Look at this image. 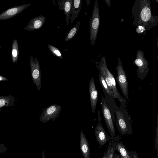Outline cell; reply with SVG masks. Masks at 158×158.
<instances>
[{
	"instance_id": "1",
	"label": "cell",
	"mask_w": 158,
	"mask_h": 158,
	"mask_svg": "<svg viewBox=\"0 0 158 158\" xmlns=\"http://www.w3.org/2000/svg\"><path fill=\"white\" fill-rule=\"evenodd\" d=\"M97 68L104 77L110 92L114 98L117 99L120 105L124 107H127L126 99L120 95L116 86L114 77L107 68L106 60L104 56L101 58L100 61L97 66Z\"/></svg>"
},
{
	"instance_id": "2",
	"label": "cell",
	"mask_w": 158,
	"mask_h": 158,
	"mask_svg": "<svg viewBox=\"0 0 158 158\" xmlns=\"http://www.w3.org/2000/svg\"><path fill=\"white\" fill-rule=\"evenodd\" d=\"M115 122L119 131L123 135L132 133L130 116L127 107L120 105L115 112Z\"/></svg>"
},
{
	"instance_id": "3",
	"label": "cell",
	"mask_w": 158,
	"mask_h": 158,
	"mask_svg": "<svg viewBox=\"0 0 158 158\" xmlns=\"http://www.w3.org/2000/svg\"><path fill=\"white\" fill-rule=\"evenodd\" d=\"M100 24V15L98 1L96 0L92 18L89 21L90 39L92 46H94L98 35Z\"/></svg>"
},
{
	"instance_id": "4",
	"label": "cell",
	"mask_w": 158,
	"mask_h": 158,
	"mask_svg": "<svg viewBox=\"0 0 158 158\" xmlns=\"http://www.w3.org/2000/svg\"><path fill=\"white\" fill-rule=\"evenodd\" d=\"M101 104L103 116L108 130L112 137L114 138L115 131L114 123L115 122L114 120L110 109L105 98L102 96L101 97Z\"/></svg>"
},
{
	"instance_id": "5",
	"label": "cell",
	"mask_w": 158,
	"mask_h": 158,
	"mask_svg": "<svg viewBox=\"0 0 158 158\" xmlns=\"http://www.w3.org/2000/svg\"><path fill=\"white\" fill-rule=\"evenodd\" d=\"M117 76L116 78L122 92L127 99L128 98V87L127 80L125 71L124 70L121 59L118 58V62L116 68Z\"/></svg>"
},
{
	"instance_id": "6",
	"label": "cell",
	"mask_w": 158,
	"mask_h": 158,
	"mask_svg": "<svg viewBox=\"0 0 158 158\" xmlns=\"http://www.w3.org/2000/svg\"><path fill=\"white\" fill-rule=\"evenodd\" d=\"M29 60L32 80L38 90L40 91L42 84V76L39 61L36 57L34 58L32 56H30Z\"/></svg>"
},
{
	"instance_id": "7",
	"label": "cell",
	"mask_w": 158,
	"mask_h": 158,
	"mask_svg": "<svg viewBox=\"0 0 158 158\" xmlns=\"http://www.w3.org/2000/svg\"><path fill=\"white\" fill-rule=\"evenodd\" d=\"M61 107L57 104H52L43 109V111L40 117V121L46 123L50 120L55 121L56 118H58Z\"/></svg>"
},
{
	"instance_id": "8",
	"label": "cell",
	"mask_w": 158,
	"mask_h": 158,
	"mask_svg": "<svg viewBox=\"0 0 158 158\" xmlns=\"http://www.w3.org/2000/svg\"><path fill=\"white\" fill-rule=\"evenodd\" d=\"M98 117V123L95 129L94 132L97 140L99 146L101 147L106 144L111 138L102 125L100 116L99 115Z\"/></svg>"
},
{
	"instance_id": "9",
	"label": "cell",
	"mask_w": 158,
	"mask_h": 158,
	"mask_svg": "<svg viewBox=\"0 0 158 158\" xmlns=\"http://www.w3.org/2000/svg\"><path fill=\"white\" fill-rule=\"evenodd\" d=\"M31 5L30 3L25 4L6 10L0 14V20L10 19L17 15Z\"/></svg>"
},
{
	"instance_id": "10",
	"label": "cell",
	"mask_w": 158,
	"mask_h": 158,
	"mask_svg": "<svg viewBox=\"0 0 158 158\" xmlns=\"http://www.w3.org/2000/svg\"><path fill=\"white\" fill-rule=\"evenodd\" d=\"M89 91L91 107L93 113L95 112L98 98V92L96 89L95 81L93 77L89 80Z\"/></svg>"
},
{
	"instance_id": "11",
	"label": "cell",
	"mask_w": 158,
	"mask_h": 158,
	"mask_svg": "<svg viewBox=\"0 0 158 158\" xmlns=\"http://www.w3.org/2000/svg\"><path fill=\"white\" fill-rule=\"evenodd\" d=\"M46 19V17L43 15L35 17L29 22L27 26L25 27L24 29L29 31L39 29L44 24Z\"/></svg>"
},
{
	"instance_id": "12",
	"label": "cell",
	"mask_w": 158,
	"mask_h": 158,
	"mask_svg": "<svg viewBox=\"0 0 158 158\" xmlns=\"http://www.w3.org/2000/svg\"><path fill=\"white\" fill-rule=\"evenodd\" d=\"M73 0H57V5L60 10H63L66 16L67 25L69 23L71 14V10Z\"/></svg>"
},
{
	"instance_id": "13",
	"label": "cell",
	"mask_w": 158,
	"mask_h": 158,
	"mask_svg": "<svg viewBox=\"0 0 158 158\" xmlns=\"http://www.w3.org/2000/svg\"><path fill=\"white\" fill-rule=\"evenodd\" d=\"M98 78L103 91L105 95V99L106 101L110 103L115 104V102L114 97L111 94L110 90L104 77L102 74L99 73Z\"/></svg>"
},
{
	"instance_id": "14",
	"label": "cell",
	"mask_w": 158,
	"mask_h": 158,
	"mask_svg": "<svg viewBox=\"0 0 158 158\" xmlns=\"http://www.w3.org/2000/svg\"><path fill=\"white\" fill-rule=\"evenodd\" d=\"M80 146L84 158H90V150L88 142L82 130L80 132Z\"/></svg>"
},
{
	"instance_id": "15",
	"label": "cell",
	"mask_w": 158,
	"mask_h": 158,
	"mask_svg": "<svg viewBox=\"0 0 158 158\" xmlns=\"http://www.w3.org/2000/svg\"><path fill=\"white\" fill-rule=\"evenodd\" d=\"M135 63L138 67L137 71L138 78L142 81L146 77L149 70L148 63L139 58L136 59Z\"/></svg>"
},
{
	"instance_id": "16",
	"label": "cell",
	"mask_w": 158,
	"mask_h": 158,
	"mask_svg": "<svg viewBox=\"0 0 158 158\" xmlns=\"http://www.w3.org/2000/svg\"><path fill=\"white\" fill-rule=\"evenodd\" d=\"M82 2L81 0H74L73 1L70 18L72 23L78 16L81 10Z\"/></svg>"
},
{
	"instance_id": "17",
	"label": "cell",
	"mask_w": 158,
	"mask_h": 158,
	"mask_svg": "<svg viewBox=\"0 0 158 158\" xmlns=\"http://www.w3.org/2000/svg\"><path fill=\"white\" fill-rule=\"evenodd\" d=\"M15 98L11 95L0 96V110L4 106L11 107L15 106Z\"/></svg>"
},
{
	"instance_id": "18",
	"label": "cell",
	"mask_w": 158,
	"mask_h": 158,
	"mask_svg": "<svg viewBox=\"0 0 158 158\" xmlns=\"http://www.w3.org/2000/svg\"><path fill=\"white\" fill-rule=\"evenodd\" d=\"M19 50L18 42L14 39L13 42L11 49V57L12 62L15 63L18 60L19 56Z\"/></svg>"
},
{
	"instance_id": "19",
	"label": "cell",
	"mask_w": 158,
	"mask_h": 158,
	"mask_svg": "<svg viewBox=\"0 0 158 158\" xmlns=\"http://www.w3.org/2000/svg\"><path fill=\"white\" fill-rule=\"evenodd\" d=\"M80 26V22L78 21L65 36V41H71L76 35Z\"/></svg>"
},
{
	"instance_id": "20",
	"label": "cell",
	"mask_w": 158,
	"mask_h": 158,
	"mask_svg": "<svg viewBox=\"0 0 158 158\" xmlns=\"http://www.w3.org/2000/svg\"><path fill=\"white\" fill-rule=\"evenodd\" d=\"M109 142L108 148V155L107 158H113L114 152L116 150V148L118 143L116 141H115V137L111 138Z\"/></svg>"
},
{
	"instance_id": "21",
	"label": "cell",
	"mask_w": 158,
	"mask_h": 158,
	"mask_svg": "<svg viewBox=\"0 0 158 158\" xmlns=\"http://www.w3.org/2000/svg\"><path fill=\"white\" fill-rule=\"evenodd\" d=\"M116 150L119 152L122 158L128 157L130 156V152L127 150L126 147L123 144L122 142L118 143L116 146Z\"/></svg>"
},
{
	"instance_id": "22",
	"label": "cell",
	"mask_w": 158,
	"mask_h": 158,
	"mask_svg": "<svg viewBox=\"0 0 158 158\" xmlns=\"http://www.w3.org/2000/svg\"><path fill=\"white\" fill-rule=\"evenodd\" d=\"M151 16L150 9L147 7L143 8L141 11L140 16L142 19L144 21H148Z\"/></svg>"
},
{
	"instance_id": "23",
	"label": "cell",
	"mask_w": 158,
	"mask_h": 158,
	"mask_svg": "<svg viewBox=\"0 0 158 158\" xmlns=\"http://www.w3.org/2000/svg\"><path fill=\"white\" fill-rule=\"evenodd\" d=\"M47 46L50 52L56 57L61 59L63 57L60 50L57 48L50 44H48Z\"/></svg>"
},
{
	"instance_id": "24",
	"label": "cell",
	"mask_w": 158,
	"mask_h": 158,
	"mask_svg": "<svg viewBox=\"0 0 158 158\" xmlns=\"http://www.w3.org/2000/svg\"><path fill=\"white\" fill-rule=\"evenodd\" d=\"M156 129L155 140V147L156 151V156L158 158V111L156 119Z\"/></svg>"
},
{
	"instance_id": "25",
	"label": "cell",
	"mask_w": 158,
	"mask_h": 158,
	"mask_svg": "<svg viewBox=\"0 0 158 158\" xmlns=\"http://www.w3.org/2000/svg\"><path fill=\"white\" fill-rule=\"evenodd\" d=\"M8 79L6 77H4L3 76L0 75V81H8Z\"/></svg>"
},
{
	"instance_id": "26",
	"label": "cell",
	"mask_w": 158,
	"mask_h": 158,
	"mask_svg": "<svg viewBox=\"0 0 158 158\" xmlns=\"http://www.w3.org/2000/svg\"><path fill=\"white\" fill-rule=\"evenodd\" d=\"M105 1L107 5L110 7V0H105Z\"/></svg>"
},
{
	"instance_id": "27",
	"label": "cell",
	"mask_w": 158,
	"mask_h": 158,
	"mask_svg": "<svg viewBox=\"0 0 158 158\" xmlns=\"http://www.w3.org/2000/svg\"><path fill=\"white\" fill-rule=\"evenodd\" d=\"M108 155V150L107 149L106 151L105 152L104 155L103 156L102 158H107Z\"/></svg>"
}]
</instances>
